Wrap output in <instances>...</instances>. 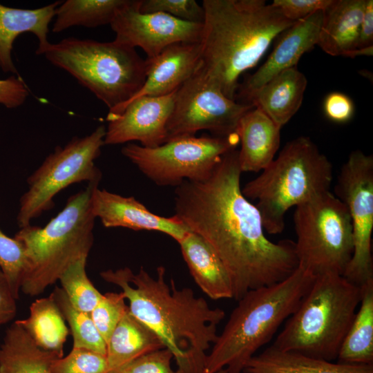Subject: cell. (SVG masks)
<instances>
[{"label":"cell","instance_id":"cell-1","mask_svg":"<svg viewBox=\"0 0 373 373\" xmlns=\"http://www.w3.org/2000/svg\"><path fill=\"white\" fill-rule=\"evenodd\" d=\"M238 150L226 153L207 179L175 187L173 216L203 238L224 265L233 298L280 282L298 267L294 242H274L240 186Z\"/></svg>","mask_w":373,"mask_h":373},{"label":"cell","instance_id":"cell-2","mask_svg":"<svg viewBox=\"0 0 373 373\" xmlns=\"http://www.w3.org/2000/svg\"><path fill=\"white\" fill-rule=\"evenodd\" d=\"M156 271L154 278L143 267L137 274L124 267L100 276L122 289L131 314L160 338L180 373H204L207 351L218 338L217 326L225 313L191 288L178 289L173 279L169 284L164 267Z\"/></svg>","mask_w":373,"mask_h":373},{"label":"cell","instance_id":"cell-3","mask_svg":"<svg viewBox=\"0 0 373 373\" xmlns=\"http://www.w3.org/2000/svg\"><path fill=\"white\" fill-rule=\"evenodd\" d=\"M202 6L201 66L222 93L236 100L240 76L295 21L264 0H204Z\"/></svg>","mask_w":373,"mask_h":373},{"label":"cell","instance_id":"cell-4","mask_svg":"<svg viewBox=\"0 0 373 373\" xmlns=\"http://www.w3.org/2000/svg\"><path fill=\"white\" fill-rule=\"evenodd\" d=\"M314 278L298 266L285 280L247 291L207 354L204 372H243L247 362L295 312Z\"/></svg>","mask_w":373,"mask_h":373},{"label":"cell","instance_id":"cell-5","mask_svg":"<svg viewBox=\"0 0 373 373\" xmlns=\"http://www.w3.org/2000/svg\"><path fill=\"white\" fill-rule=\"evenodd\" d=\"M101 179L71 195L64 209L43 227L31 224L15 236L23 247L26 267L21 290L29 296L42 294L64 271L82 257H88L93 244L96 218L91 207L93 190Z\"/></svg>","mask_w":373,"mask_h":373},{"label":"cell","instance_id":"cell-6","mask_svg":"<svg viewBox=\"0 0 373 373\" xmlns=\"http://www.w3.org/2000/svg\"><path fill=\"white\" fill-rule=\"evenodd\" d=\"M361 296L362 287L343 275L315 276L272 345L313 358L336 360Z\"/></svg>","mask_w":373,"mask_h":373},{"label":"cell","instance_id":"cell-7","mask_svg":"<svg viewBox=\"0 0 373 373\" xmlns=\"http://www.w3.org/2000/svg\"><path fill=\"white\" fill-rule=\"evenodd\" d=\"M332 164L306 136L288 142L260 175L242 189L256 202L265 231L280 233L286 212L321 193L330 191Z\"/></svg>","mask_w":373,"mask_h":373},{"label":"cell","instance_id":"cell-8","mask_svg":"<svg viewBox=\"0 0 373 373\" xmlns=\"http://www.w3.org/2000/svg\"><path fill=\"white\" fill-rule=\"evenodd\" d=\"M67 71L112 111L129 101L146 79V62L135 48L119 43L68 37L43 54Z\"/></svg>","mask_w":373,"mask_h":373},{"label":"cell","instance_id":"cell-9","mask_svg":"<svg viewBox=\"0 0 373 373\" xmlns=\"http://www.w3.org/2000/svg\"><path fill=\"white\" fill-rule=\"evenodd\" d=\"M295 251L298 266L314 276L343 275L353 254V230L344 203L330 191L296 207Z\"/></svg>","mask_w":373,"mask_h":373},{"label":"cell","instance_id":"cell-10","mask_svg":"<svg viewBox=\"0 0 373 373\" xmlns=\"http://www.w3.org/2000/svg\"><path fill=\"white\" fill-rule=\"evenodd\" d=\"M106 127L97 126L90 134L73 137L64 146H57L28 177V189L19 200L17 221L19 228L54 206L61 191L75 183L102 178L95 161L104 145Z\"/></svg>","mask_w":373,"mask_h":373},{"label":"cell","instance_id":"cell-11","mask_svg":"<svg viewBox=\"0 0 373 373\" xmlns=\"http://www.w3.org/2000/svg\"><path fill=\"white\" fill-rule=\"evenodd\" d=\"M238 142L237 134L183 136L153 148L128 143L122 153L155 184L176 187L184 181L209 178L222 156Z\"/></svg>","mask_w":373,"mask_h":373},{"label":"cell","instance_id":"cell-12","mask_svg":"<svg viewBox=\"0 0 373 373\" xmlns=\"http://www.w3.org/2000/svg\"><path fill=\"white\" fill-rule=\"evenodd\" d=\"M254 106L227 97L206 75L200 64L176 90L166 125L169 140L209 131L213 136L236 134L240 118Z\"/></svg>","mask_w":373,"mask_h":373},{"label":"cell","instance_id":"cell-13","mask_svg":"<svg viewBox=\"0 0 373 373\" xmlns=\"http://www.w3.org/2000/svg\"><path fill=\"white\" fill-rule=\"evenodd\" d=\"M335 193L347 209L353 230V254L343 276L361 287L373 280L372 155H367L360 150L350 154L340 171Z\"/></svg>","mask_w":373,"mask_h":373},{"label":"cell","instance_id":"cell-14","mask_svg":"<svg viewBox=\"0 0 373 373\" xmlns=\"http://www.w3.org/2000/svg\"><path fill=\"white\" fill-rule=\"evenodd\" d=\"M140 0H126L117 11L110 26L115 40L142 48L146 59L158 55L176 43H200L202 23L177 19L162 12H142Z\"/></svg>","mask_w":373,"mask_h":373},{"label":"cell","instance_id":"cell-15","mask_svg":"<svg viewBox=\"0 0 373 373\" xmlns=\"http://www.w3.org/2000/svg\"><path fill=\"white\" fill-rule=\"evenodd\" d=\"M176 90L162 96L137 97L108 112L104 145L136 141L153 148L166 142Z\"/></svg>","mask_w":373,"mask_h":373},{"label":"cell","instance_id":"cell-16","mask_svg":"<svg viewBox=\"0 0 373 373\" xmlns=\"http://www.w3.org/2000/svg\"><path fill=\"white\" fill-rule=\"evenodd\" d=\"M323 19V10H318L284 30L265 63L240 84L236 100L244 103L278 74L296 67L301 56L317 45Z\"/></svg>","mask_w":373,"mask_h":373},{"label":"cell","instance_id":"cell-17","mask_svg":"<svg viewBox=\"0 0 373 373\" xmlns=\"http://www.w3.org/2000/svg\"><path fill=\"white\" fill-rule=\"evenodd\" d=\"M91 207L95 217L107 228L162 232L178 242L190 231L174 216L156 215L133 196H122L98 186L93 191Z\"/></svg>","mask_w":373,"mask_h":373},{"label":"cell","instance_id":"cell-18","mask_svg":"<svg viewBox=\"0 0 373 373\" xmlns=\"http://www.w3.org/2000/svg\"><path fill=\"white\" fill-rule=\"evenodd\" d=\"M200 61V43L169 46L155 57L146 59L144 85L127 102L142 96H162L175 91L195 73Z\"/></svg>","mask_w":373,"mask_h":373},{"label":"cell","instance_id":"cell-19","mask_svg":"<svg viewBox=\"0 0 373 373\" xmlns=\"http://www.w3.org/2000/svg\"><path fill=\"white\" fill-rule=\"evenodd\" d=\"M280 129L258 108L244 114L236 132L241 144L238 162L242 173L258 172L271 164L280 146Z\"/></svg>","mask_w":373,"mask_h":373},{"label":"cell","instance_id":"cell-20","mask_svg":"<svg viewBox=\"0 0 373 373\" xmlns=\"http://www.w3.org/2000/svg\"><path fill=\"white\" fill-rule=\"evenodd\" d=\"M61 1L36 9L10 8L0 3V67L6 73L17 74L11 52L15 39L21 33L32 32L38 39L37 55H43L49 44V24Z\"/></svg>","mask_w":373,"mask_h":373},{"label":"cell","instance_id":"cell-21","mask_svg":"<svg viewBox=\"0 0 373 373\" xmlns=\"http://www.w3.org/2000/svg\"><path fill=\"white\" fill-rule=\"evenodd\" d=\"M367 0H332L323 10L317 45L332 56L356 57Z\"/></svg>","mask_w":373,"mask_h":373},{"label":"cell","instance_id":"cell-22","mask_svg":"<svg viewBox=\"0 0 373 373\" xmlns=\"http://www.w3.org/2000/svg\"><path fill=\"white\" fill-rule=\"evenodd\" d=\"M191 276L210 298H233L232 284L222 262L209 244L189 231L178 242Z\"/></svg>","mask_w":373,"mask_h":373},{"label":"cell","instance_id":"cell-23","mask_svg":"<svg viewBox=\"0 0 373 373\" xmlns=\"http://www.w3.org/2000/svg\"><path fill=\"white\" fill-rule=\"evenodd\" d=\"M307 81L296 67L285 70L254 92L244 103L260 108L282 128L300 108Z\"/></svg>","mask_w":373,"mask_h":373},{"label":"cell","instance_id":"cell-24","mask_svg":"<svg viewBox=\"0 0 373 373\" xmlns=\"http://www.w3.org/2000/svg\"><path fill=\"white\" fill-rule=\"evenodd\" d=\"M244 373H373V364L333 363L300 353L280 350L272 345L254 356Z\"/></svg>","mask_w":373,"mask_h":373},{"label":"cell","instance_id":"cell-25","mask_svg":"<svg viewBox=\"0 0 373 373\" xmlns=\"http://www.w3.org/2000/svg\"><path fill=\"white\" fill-rule=\"evenodd\" d=\"M162 348L157 334L128 308L106 344L108 373H116L136 358Z\"/></svg>","mask_w":373,"mask_h":373},{"label":"cell","instance_id":"cell-26","mask_svg":"<svg viewBox=\"0 0 373 373\" xmlns=\"http://www.w3.org/2000/svg\"><path fill=\"white\" fill-rule=\"evenodd\" d=\"M61 357L39 348L15 321L7 329L0 346V373H52L54 362Z\"/></svg>","mask_w":373,"mask_h":373},{"label":"cell","instance_id":"cell-27","mask_svg":"<svg viewBox=\"0 0 373 373\" xmlns=\"http://www.w3.org/2000/svg\"><path fill=\"white\" fill-rule=\"evenodd\" d=\"M16 322L39 348L64 354V345L69 330L51 294L34 301L30 307L29 316Z\"/></svg>","mask_w":373,"mask_h":373},{"label":"cell","instance_id":"cell-28","mask_svg":"<svg viewBox=\"0 0 373 373\" xmlns=\"http://www.w3.org/2000/svg\"><path fill=\"white\" fill-rule=\"evenodd\" d=\"M361 287L358 309L339 350V363L373 364V280Z\"/></svg>","mask_w":373,"mask_h":373},{"label":"cell","instance_id":"cell-29","mask_svg":"<svg viewBox=\"0 0 373 373\" xmlns=\"http://www.w3.org/2000/svg\"><path fill=\"white\" fill-rule=\"evenodd\" d=\"M126 0H67L60 3L55 14L53 32L73 26L95 28L111 24L117 10Z\"/></svg>","mask_w":373,"mask_h":373},{"label":"cell","instance_id":"cell-30","mask_svg":"<svg viewBox=\"0 0 373 373\" xmlns=\"http://www.w3.org/2000/svg\"><path fill=\"white\" fill-rule=\"evenodd\" d=\"M68 323L73 338V347L88 349L106 355V343L95 327L90 314L75 307L62 288L50 294Z\"/></svg>","mask_w":373,"mask_h":373},{"label":"cell","instance_id":"cell-31","mask_svg":"<svg viewBox=\"0 0 373 373\" xmlns=\"http://www.w3.org/2000/svg\"><path fill=\"white\" fill-rule=\"evenodd\" d=\"M86 260L87 257L84 256L73 262L61 275L59 280L71 304L77 309L90 314L103 294L88 278Z\"/></svg>","mask_w":373,"mask_h":373},{"label":"cell","instance_id":"cell-32","mask_svg":"<svg viewBox=\"0 0 373 373\" xmlns=\"http://www.w3.org/2000/svg\"><path fill=\"white\" fill-rule=\"evenodd\" d=\"M26 267V258L22 245L15 238L4 234L0 229V269L16 300L19 297Z\"/></svg>","mask_w":373,"mask_h":373},{"label":"cell","instance_id":"cell-33","mask_svg":"<svg viewBox=\"0 0 373 373\" xmlns=\"http://www.w3.org/2000/svg\"><path fill=\"white\" fill-rule=\"evenodd\" d=\"M122 291L106 292L90 313L101 336L108 343L113 332L122 319L128 306L125 303Z\"/></svg>","mask_w":373,"mask_h":373},{"label":"cell","instance_id":"cell-34","mask_svg":"<svg viewBox=\"0 0 373 373\" xmlns=\"http://www.w3.org/2000/svg\"><path fill=\"white\" fill-rule=\"evenodd\" d=\"M52 373H108L106 356L81 347H73L53 363Z\"/></svg>","mask_w":373,"mask_h":373},{"label":"cell","instance_id":"cell-35","mask_svg":"<svg viewBox=\"0 0 373 373\" xmlns=\"http://www.w3.org/2000/svg\"><path fill=\"white\" fill-rule=\"evenodd\" d=\"M142 12H162L186 21L202 23L204 11L195 0H140Z\"/></svg>","mask_w":373,"mask_h":373},{"label":"cell","instance_id":"cell-36","mask_svg":"<svg viewBox=\"0 0 373 373\" xmlns=\"http://www.w3.org/2000/svg\"><path fill=\"white\" fill-rule=\"evenodd\" d=\"M172 358L170 350L162 348L136 358L116 373H180L172 368Z\"/></svg>","mask_w":373,"mask_h":373},{"label":"cell","instance_id":"cell-37","mask_svg":"<svg viewBox=\"0 0 373 373\" xmlns=\"http://www.w3.org/2000/svg\"><path fill=\"white\" fill-rule=\"evenodd\" d=\"M332 0H274L271 4L289 20L296 21L318 10H324Z\"/></svg>","mask_w":373,"mask_h":373},{"label":"cell","instance_id":"cell-38","mask_svg":"<svg viewBox=\"0 0 373 373\" xmlns=\"http://www.w3.org/2000/svg\"><path fill=\"white\" fill-rule=\"evenodd\" d=\"M28 96L29 90L20 77L12 75L6 79H0V104L6 108L20 106Z\"/></svg>","mask_w":373,"mask_h":373},{"label":"cell","instance_id":"cell-39","mask_svg":"<svg viewBox=\"0 0 373 373\" xmlns=\"http://www.w3.org/2000/svg\"><path fill=\"white\" fill-rule=\"evenodd\" d=\"M323 107L327 117L337 123L349 121L354 111L352 99L339 92L329 94L325 99Z\"/></svg>","mask_w":373,"mask_h":373},{"label":"cell","instance_id":"cell-40","mask_svg":"<svg viewBox=\"0 0 373 373\" xmlns=\"http://www.w3.org/2000/svg\"><path fill=\"white\" fill-rule=\"evenodd\" d=\"M373 1L367 0L361 23L356 56L372 55L373 50Z\"/></svg>","mask_w":373,"mask_h":373},{"label":"cell","instance_id":"cell-41","mask_svg":"<svg viewBox=\"0 0 373 373\" xmlns=\"http://www.w3.org/2000/svg\"><path fill=\"white\" fill-rule=\"evenodd\" d=\"M17 313L16 299L0 269V325L12 320Z\"/></svg>","mask_w":373,"mask_h":373},{"label":"cell","instance_id":"cell-42","mask_svg":"<svg viewBox=\"0 0 373 373\" xmlns=\"http://www.w3.org/2000/svg\"><path fill=\"white\" fill-rule=\"evenodd\" d=\"M204 373H206V372H204ZM214 373H225V372L223 370H220L219 372H214Z\"/></svg>","mask_w":373,"mask_h":373}]
</instances>
